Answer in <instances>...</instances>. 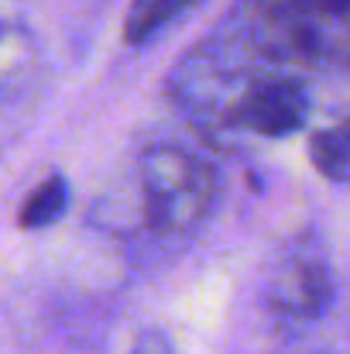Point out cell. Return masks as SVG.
<instances>
[{
    "label": "cell",
    "instance_id": "cell-8",
    "mask_svg": "<svg viewBox=\"0 0 350 354\" xmlns=\"http://www.w3.org/2000/svg\"><path fill=\"white\" fill-rule=\"evenodd\" d=\"M127 354H175V348H172V341H168L165 330H158V327H144V330L134 337V344H130V351Z\"/></svg>",
    "mask_w": 350,
    "mask_h": 354
},
{
    "label": "cell",
    "instance_id": "cell-7",
    "mask_svg": "<svg viewBox=\"0 0 350 354\" xmlns=\"http://www.w3.org/2000/svg\"><path fill=\"white\" fill-rule=\"evenodd\" d=\"M193 3H200V0H134L127 17H124V41L127 45H148L162 28H168Z\"/></svg>",
    "mask_w": 350,
    "mask_h": 354
},
{
    "label": "cell",
    "instance_id": "cell-6",
    "mask_svg": "<svg viewBox=\"0 0 350 354\" xmlns=\"http://www.w3.org/2000/svg\"><path fill=\"white\" fill-rule=\"evenodd\" d=\"M66 210H69V183H66V176L55 172V176H45L31 189V196L21 207L17 224L24 231H45V227L59 224L66 217Z\"/></svg>",
    "mask_w": 350,
    "mask_h": 354
},
{
    "label": "cell",
    "instance_id": "cell-3",
    "mask_svg": "<svg viewBox=\"0 0 350 354\" xmlns=\"http://www.w3.org/2000/svg\"><path fill=\"white\" fill-rule=\"evenodd\" d=\"M333 265L323 237L313 231L289 237L268 265L264 303L285 324H316L333 306Z\"/></svg>",
    "mask_w": 350,
    "mask_h": 354
},
{
    "label": "cell",
    "instance_id": "cell-5",
    "mask_svg": "<svg viewBox=\"0 0 350 354\" xmlns=\"http://www.w3.org/2000/svg\"><path fill=\"white\" fill-rule=\"evenodd\" d=\"M309 162L330 183H350V118L309 138Z\"/></svg>",
    "mask_w": 350,
    "mask_h": 354
},
{
    "label": "cell",
    "instance_id": "cell-1",
    "mask_svg": "<svg viewBox=\"0 0 350 354\" xmlns=\"http://www.w3.org/2000/svg\"><path fill=\"white\" fill-rule=\"evenodd\" d=\"M217 35L271 69L350 73V0H233Z\"/></svg>",
    "mask_w": 350,
    "mask_h": 354
},
{
    "label": "cell",
    "instance_id": "cell-2",
    "mask_svg": "<svg viewBox=\"0 0 350 354\" xmlns=\"http://www.w3.org/2000/svg\"><path fill=\"white\" fill-rule=\"evenodd\" d=\"M141 217L158 237H193L217 210L220 176L210 158L158 141L137 158Z\"/></svg>",
    "mask_w": 350,
    "mask_h": 354
},
{
    "label": "cell",
    "instance_id": "cell-4",
    "mask_svg": "<svg viewBox=\"0 0 350 354\" xmlns=\"http://www.w3.org/2000/svg\"><path fill=\"white\" fill-rule=\"evenodd\" d=\"M309 114H313V100L306 83L295 73L268 69L251 83L240 104L237 131L257 138H289L309 124Z\"/></svg>",
    "mask_w": 350,
    "mask_h": 354
}]
</instances>
